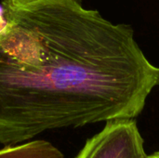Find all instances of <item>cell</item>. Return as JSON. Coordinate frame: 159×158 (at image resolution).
I'll list each match as a JSON object with an SVG mask.
<instances>
[{
    "label": "cell",
    "instance_id": "cell-1",
    "mask_svg": "<svg viewBox=\"0 0 159 158\" xmlns=\"http://www.w3.org/2000/svg\"><path fill=\"white\" fill-rule=\"evenodd\" d=\"M0 143L136 118L159 85L129 24L82 0H2Z\"/></svg>",
    "mask_w": 159,
    "mask_h": 158
},
{
    "label": "cell",
    "instance_id": "cell-2",
    "mask_svg": "<svg viewBox=\"0 0 159 158\" xmlns=\"http://www.w3.org/2000/svg\"><path fill=\"white\" fill-rule=\"evenodd\" d=\"M143 139L134 118L105 123L75 158H147Z\"/></svg>",
    "mask_w": 159,
    "mask_h": 158
},
{
    "label": "cell",
    "instance_id": "cell-3",
    "mask_svg": "<svg viewBox=\"0 0 159 158\" xmlns=\"http://www.w3.org/2000/svg\"><path fill=\"white\" fill-rule=\"evenodd\" d=\"M0 158H64L52 143L44 140H34L25 143L7 145L0 149Z\"/></svg>",
    "mask_w": 159,
    "mask_h": 158
}]
</instances>
